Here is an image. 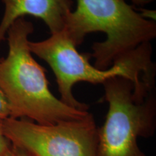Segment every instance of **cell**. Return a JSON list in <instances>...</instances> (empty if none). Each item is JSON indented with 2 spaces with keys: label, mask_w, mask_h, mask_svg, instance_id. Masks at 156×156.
I'll return each instance as SVG.
<instances>
[{
  "label": "cell",
  "mask_w": 156,
  "mask_h": 156,
  "mask_svg": "<svg viewBox=\"0 0 156 156\" xmlns=\"http://www.w3.org/2000/svg\"><path fill=\"white\" fill-rule=\"evenodd\" d=\"M34 30L32 23L20 17L6 34L8 53L0 58V90L9 104V117L43 125L85 119L90 113L67 106L51 92L46 69L29 48Z\"/></svg>",
  "instance_id": "1"
},
{
  "label": "cell",
  "mask_w": 156,
  "mask_h": 156,
  "mask_svg": "<svg viewBox=\"0 0 156 156\" xmlns=\"http://www.w3.org/2000/svg\"><path fill=\"white\" fill-rule=\"evenodd\" d=\"M29 48L31 53L50 66L56 77L59 99L73 108L88 110L87 105L79 102L73 95L74 85L79 82L103 85L111 78L122 77L134 83V92L138 94L155 89L156 68L152 60L151 42L142 44L117 58L107 69L91 65L89 54H80L64 30L51 34L49 38L41 41H29Z\"/></svg>",
  "instance_id": "2"
},
{
  "label": "cell",
  "mask_w": 156,
  "mask_h": 156,
  "mask_svg": "<svg viewBox=\"0 0 156 156\" xmlns=\"http://www.w3.org/2000/svg\"><path fill=\"white\" fill-rule=\"evenodd\" d=\"M134 4L152 0H132ZM63 30L76 47L87 34L104 33L106 40L95 42L90 57L98 69H107L115 60L156 36L155 21L146 19L126 0H77V8L66 20Z\"/></svg>",
  "instance_id": "3"
},
{
  "label": "cell",
  "mask_w": 156,
  "mask_h": 156,
  "mask_svg": "<svg viewBox=\"0 0 156 156\" xmlns=\"http://www.w3.org/2000/svg\"><path fill=\"white\" fill-rule=\"evenodd\" d=\"M103 85L108 111L98 130L100 156H146L137 139L155 132V90L138 95L134 92V83L122 77L111 78Z\"/></svg>",
  "instance_id": "4"
},
{
  "label": "cell",
  "mask_w": 156,
  "mask_h": 156,
  "mask_svg": "<svg viewBox=\"0 0 156 156\" xmlns=\"http://www.w3.org/2000/svg\"><path fill=\"white\" fill-rule=\"evenodd\" d=\"M0 124L13 145L37 156H100L99 128L91 114L51 125L11 117Z\"/></svg>",
  "instance_id": "5"
},
{
  "label": "cell",
  "mask_w": 156,
  "mask_h": 156,
  "mask_svg": "<svg viewBox=\"0 0 156 156\" xmlns=\"http://www.w3.org/2000/svg\"><path fill=\"white\" fill-rule=\"evenodd\" d=\"M5 12L0 23V43L5 40L7 31L17 19L30 15L42 20L51 34L64 28L66 20L72 12V0H2Z\"/></svg>",
  "instance_id": "6"
},
{
  "label": "cell",
  "mask_w": 156,
  "mask_h": 156,
  "mask_svg": "<svg viewBox=\"0 0 156 156\" xmlns=\"http://www.w3.org/2000/svg\"><path fill=\"white\" fill-rule=\"evenodd\" d=\"M13 145L3 133L0 124V156H7L11 151Z\"/></svg>",
  "instance_id": "7"
},
{
  "label": "cell",
  "mask_w": 156,
  "mask_h": 156,
  "mask_svg": "<svg viewBox=\"0 0 156 156\" xmlns=\"http://www.w3.org/2000/svg\"><path fill=\"white\" fill-rule=\"evenodd\" d=\"M10 116L9 104L7 99L0 90V120Z\"/></svg>",
  "instance_id": "8"
},
{
  "label": "cell",
  "mask_w": 156,
  "mask_h": 156,
  "mask_svg": "<svg viewBox=\"0 0 156 156\" xmlns=\"http://www.w3.org/2000/svg\"><path fill=\"white\" fill-rule=\"evenodd\" d=\"M7 156H37L34 153H31L30 152L25 151L13 145L11 151L9 152Z\"/></svg>",
  "instance_id": "9"
}]
</instances>
